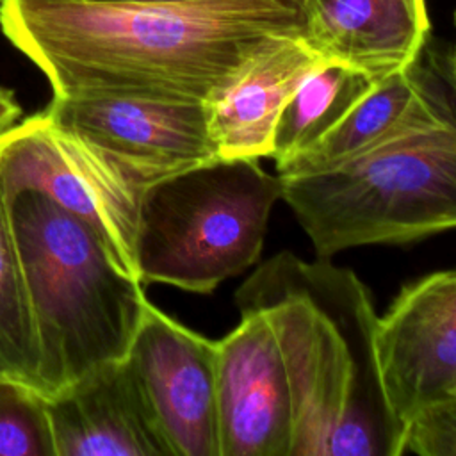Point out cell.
I'll list each match as a JSON object with an SVG mask.
<instances>
[{"label":"cell","instance_id":"cell-4","mask_svg":"<svg viewBox=\"0 0 456 456\" xmlns=\"http://www.w3.org/2000/svg\"><path fill=\"white\" fill-rule=\"evenodd\" d=\"M280 178L317 256L456 230V116L331 171Z\"/></svg>","mask_w":456,"mask_h":456},{"label":"cell","instance_id":"cell-20","mask_svg":"<svg viewBox=\"0 0 456 456\" xmlns=\"http://www.w3.org/2000/svg\"><path fill=\"white\" fill-rule=\"evenodd\" d=\"M447 71H449V80H451V86L456 93V46L452 48V52L449 53L447 57Z\"/></svg>","mask_w":456,"mask_h":456},{"label":"cell","instance_id":"cell-12","mask_svg":"<svg viewBox=\"0 0 456 456\" xmlns=\"http://www.w3.org/2000/svg\"><path fill=\"white\" fill-rule=\"evenodd\" d=\"M55 456H169L126 360L45 397Z\"/></svg>","mask_w":456,"mask_h":456},{"label":"cell","instance_id":"cell-6","mask_svg":"<svg viewBox=\"0 0 456 456\" xmlns=\"http://www.w3.org/2000/svg\"><path fill=\"white\" fill-rule=\"evenodd\" d=\"M0 185L5 198L34 189L80 217L137 278L134 246L146 185L43 110L0 134Z\"/></svg>","mask_w":456,"mask_h":456},{"label":"cell","instance_id":"cell-9","mask_svg":"<svg viewBox=\"0 0 456 456\" xmlns=\"http://www.w3.org/2000/svg\"><path fill=\"white\" fill-rule=\"evenodd\" d=\"M376 353L388 406L401 424L456 395V269L404 285L378 315Z\"/></svg>","mask_w":456,"mask_h":456},{"label":"cell","instance_id":"cell-15","mask_svg":"<svg viewBox=\"0 0 456 456\" xmlns=\"http://www.w3.org/2000/svg\"><path fill=\"white\" fill-rule=\"evenodd\" d=\"M378 80L335 61L317 64L299 82L278 118L271 153L274 166L328 134Z\"/></svg>","mask_w":456,"mask_h":456},{"label":"cell","instance_id":"cell-16","mask_svg":"<svg viewBox=\"0 0 456 456\" xmlns=\"http://www.w3.org/2000/svg\"><path fill=\"white\" fill-rule=\"evenodd\" d=\"M0 378L16 379L39 392V349L11 223L0 185Z\"/></svg>","mask_w":456,"mask_h":456},{"label":"cell","instance_id":"cell-18","mask_svg":"<svg viewBox=\"0 0 456 456\" xmlns=\"http://www.w3.org/2000/svg\"><path fill=\"white\" fill-rule=\"evenodd\" d=\"M456 456V395L419 411L404 429L403 454Z\"/></svg>","mask_w":456,"mask_h":456},{"label":"cell","instance_id":"cell-5","mask_svg":"<svg viewBox=\"0 0 456 456\" xmlns=\"http://www.w3.org/2000/svg\"><path fill=\"white\" fill-rule=\"evenodd\" d=\"M281 194L280 175L251 159H212L151 182L137 214V278L212 292L258 260Z\"/></svg>","mask_w":456,"mask_h":456},{"label":"cell","instance_id":"cell-1","mask_svg":"<svg viewBox=\"0 0 456 456\" xmlns=\"http://www.w3.org/2000/svg\"><path fill=\"white\" fill-rule=\"evenodd\" d=\"M0 28L53 96L205 102L258 48L305 36L299 0H0Z\"/></svg>","mask_w":456,"mask_h":456},{"label":"cell","instance_id":"cell-14","mask_svg":"<svg viewBox=\"0 0 456 456\" xmlns=\"http://www.w3.org/2000/svg\"><path fill=\"white\" fill-rule=\"evenodd\" d=\"M306 43L324 59L383 78L419 62L426 0H299Z\"/></svg>","mask_w":456,"mask_h":456},{"label":"cell","instance_id":"cell-21","mask_svg":"<svg viewBox=\"0 0 456 456\" xmlns=\"http://www.w3.org/2000/svg\"><path fill=\"white\" fill-rule=\"evenodd\" d=\"M109 2H185V0H109Z\"/></svg>","mask_w":456,"mask_h":456},{"label":"cell","instance_id":"cell-2","mask_svg":"<svg viewBox=\"0 0 456 456\" xmlns=\"http://www.w3.org/2000/svg\"><path fill=\"white\" fill-rule=\"evenodd\" d=\"M233 299L264 314L276 337L294 406L292 456L403 454L378 365V314L354 271L280 251Z\"/></svg>","mask_w":456,"mask_h":456},{"label":"cell","instance_id":"cell-7","mask_svg":"<svg viewBox=\"0 0 456 456\" xmlns=\"http://www.w3.org/2000/svg\"><path fill=\"white\" fill-rule=\"evenodd\" d=\"M43 112L142 185L219 159L203 102L150 94L53 96Z\"/></svg>","mask_w":456,"mask_h":456},{"label":"cell","instance_id":"cell-19","mask_svg":"<svg viewBox=\"0 0 456 456\" xmlns=\"http://www.w3.org/2000/svg\"><path fill=\"white\" fill-rule=\"evenodd\" d=\"M21 107L16 100L12 89L0 86V134L11 128L16 121H20Z\"/></svg>","mask_w":456,"mask_h":456},{"label":"cell","instance_id":"cell-11","mask_svg":"<svg viewBox=\"0 0 456 456\" xmlns=\"http://www.w3.org/2000/svg\"><path fill=\"white\" fill-rule=\"evenodd\" d=\"M324 59L305 36L258 48L203 103L219 159H271L278 118L299 82Z\"/></svg>","mask_w":456,"mask_h":456},{"label":"cell","instance_id":"cell-17","mask_svg":"<svg viewBox=\"0 0 456 456\" xmlns=\"http://www.w3.org/2000/svg\"><path fill=\"white\" fill-rule=\"evenodd\" d=\"M0 456H55L45 397L0 378Z\"/></svg>","mask_w":456,"mask_h":456},{"label":"cell","instance_id":"cell-8","mask_svg":"<svg viewBox=\"0 0 456 456\" xmlns=\"http://www.w3.org/2000/svg\"><path fill=\"white\" fill-rule=\"evenodd\" d=\"M125 360L169 456H219L216 340L148 301Z\"/></svg>","mask_w":456,"mask_h":456},{"label":"cell","instance_id":"cell-22","mask_svg":"<svg viewBox=\"0 0 456 456\" xmlns=\"http://www.w3.org/2000/svg\"><path fill=\"white\" fill-rule=\"evenodd\" d=\"M454 25H456V12H454Z\"/></svg>","mask_w":456,"mask_h":456},{"label":"cell","instance_id":"cell-13","mask_svg":"<svg viewBox=\"0 0 456 456\" xmlns=\"http://www.w3.org/2000/svg\"><path fill=\"white\" fill-rule=\"evenodd\" d=\"M456 116L442 89L415 62L379 78L321 139L276 166L280 176L326 173L401 137Z\"/></svg>","mask_w":456,"mask_h":456},{"label":"cell","instance_id":"cell-10","mask_svg":"<svg viewBox=\"0 0 456 456\" xmlns=\"http://www.w3.org/2000/svg\"><path fill=\"white\" fill-rule=\"evenodd\" d=\"M239 312L216 340L219 456H292L294 406L276 337L264 314Z\"/></svg>","mask_w":456,"mask_h":456},{"label":"cell","instance_id":"cell-3","mask_svg":"<svg viewBox=\"0 0 456 456\" xmlns=\"http://www.w3.org/2000/svg\"><path fill=\"white\" fill-rule=\"evenodd\" d=\"M50 397L125 360L148 303L142 283L80 217L34 189L7 196Z\"/></svg>","mask_w":456,"mask_h":456}]
</instances>
